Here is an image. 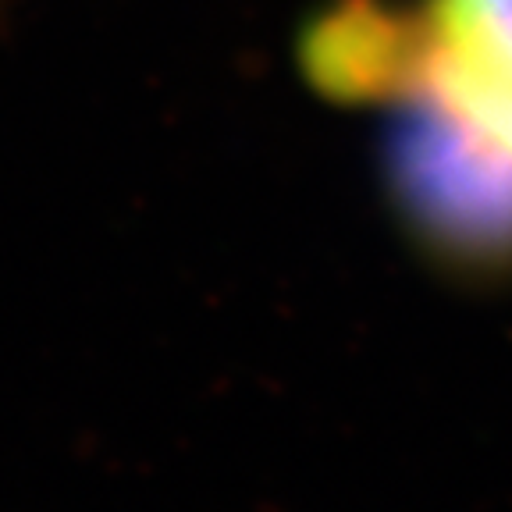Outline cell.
<instances>
[{"label": "cell", "instance_id": "6da1fadb", "mask_svg": "<svg viewBox=\"0 0 512 512\" xmlns=\"http://www.w3.org/2000/svg\"><path fill=\"white\" fill-rule=\"evenodd\" d=\"M299 61L374 111L409 246L466 285H512V0H342L306 25Z\"/></svg>", "mask_w": 512, "mask_h": 512}, {"label": "cell", "instance_id": "7a4b0ae2", "mask_svg": "<svg viewBox=\"0 0 512 512\" xmlns=\"http://www.w3.org/2000/svg\"><path fill=\"white\" fill-rule=\"evenodd\" d=\"M4 4H8V0H0V11H4Z\"/></svg>", "mask_w": 512, "mask_h": 512}]
</instances>
